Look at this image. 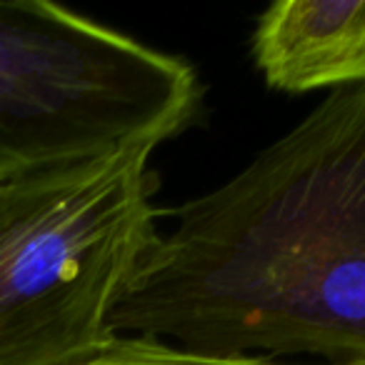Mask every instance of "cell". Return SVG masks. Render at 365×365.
I'll list each match as a JSON object with an SVG mask.
<instances>
[{"mask_svg": "<svg viewBox=\"0 0 365 365\" xmlns=\"http://www.w3.org/2000/svg\"><path fill=\"white\" fill-rule=\"evenodd\" d=\"M110 328L218 358L365 365V86L170 210Z\"/></svg>", "mask_w": 365, "mask_h": 365, "instance_id": "cell-1", "label": "cell"}, {"mask_svg": "<svg viewBox=\"0 0 365 365\" xmlns=\"http://www.w3.org/2000/svg\"><path fill=\"white\" fill-rule=\"evenodd\" d=\"M155 148L0 178V365H78L158 238Z\"/></svg>", "mask_w": 365, "mask_h": 365, "instance_id": "cell-2", "label": "cell"}, {"mask_svg": "<svg viewBox=\"0 0 365 365\" xmlns=\"http://www.w3.org/2000/svg\"><path fill=\"white\" fill-rule=\"evenodd\" d=\"M198 103L180 58L51 0H0V170L158 148Z\"/></svg>", "mask_w": 365, "mask_h": 365, "instance_id": "cell-3", "label": "cell"}, {"mask_svg": "<svg viewBox=\"0 0 365 365\" xmlns=\"http://www.w3.org/2000/svg\"><path fill=\"white\" fill-rule=\"evenodd\" d=\"M253 58L275 91L365 86V0H280L258 18Z\"/></svg>", "mask_w": 365, "mask_h": 365, "instance_id": "cell-4", "label": "cell"}, {"mask_svg": "<svg viewBox=\"0 0 365 365\" xmlns=\"http://www.w3.org/2000/svg\"><path fill=\"white\" fill-rule=\"evenodd\" d=\"M6 175H11V173H8V170H0V178H6Z\"/></svg>", "mask_w": 365, "mask_h": 365, "instance_id": "cell-5", "label": "cell"}]
</instances>
